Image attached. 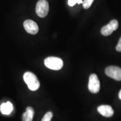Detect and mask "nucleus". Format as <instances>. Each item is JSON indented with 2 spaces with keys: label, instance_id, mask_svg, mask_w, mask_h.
<instances>
[{
  "label": "nucleus",
  "instance_id": "obj_1",
  "mask_svg": "<svg viewBox=\"0 0 121 121\" xmlns=\"http://www.w3.org/2000/svg\"><path fill=\"white\" fill-rule=\"evenodd\" d=\"M24 80L31 91H36L39 88L40 83L38 78L31 72H26L24 75Z\"/></svg>",
  "mask_w": 121,
  "mask_h": 121
},
{
  "label": "nucleus",
  "instance_id": "obj_2",
  "mask_svg": "<svg viewBox=\"0 0 121 121\" xmlns=\"http://www.w3.org/2000/svg\"><path fill=\"white\" fill-rule=\"evenodd\" d=\"M44 65L48 69L53 70H60L62 68L63 62L62 60L58 57H49L45 58Z\"/></svg>",
  "mask_w": 121,
  "mask_h": 121
},
{
  "label": "nucleus",
  "instance_id": "obj_3",
  "mask_svg": "<svg viewBox=\"0 0 121 121\" xmlns=\"http://www.w3.org/2000/svg\"><path fill=\"white\" fill-rule=\"evenodd\" d=\"M49 11V4L46 0H39L36 6V13L40 17H44Z\"/></svg>",
  "mask_w": 121,
  "mask_h": 121
},
{
  "label": "nucleus",
  "instance_id": "obj_4",
  "mask_svg": "<svg viewBox=\"0 0 121 121\" xmlns=\"http://www.w3.org/2000/svg\"><path fill=\"white\" fill-rule=\"evenodd\" d=\"M100 88V84L96 74H91L89 77L88 89L91 93L96 94L99 91Z\"/></svg>",
  "mask_w": 121,
  "mask_h": 121
},
{
  "label": "nucleus",
  "instance_id": "obj_5",
  "mask_svg": "<svg viewBox=\"0 0 121 121\" xmlns=\"http://www.w3.org/2000/svg\"><path fill=\"white\" fill-rule=\"evenodd\" d=\"M105 74L117 81H121V69L117 66H109L106 68Z\"/></svg>",
  "mask_w": 121,
  "mask_h": 121
},
{
  "label": "nucleus",
  "instance_id": "obj_6",
  "mask_svg": "<svg viewBox=\"0 0 121 121\" xmlns=\"http://www.w3.org/2000/svg\"><path fill=\"white\" fill-rule=\"evenodd\" d=\"M118 22L116 20L110 21L108 25L103 27L101 29V34L104 36H108L118 28Z\"/></svg>",
  "mask_w": 121,
  "mask_h": 121
},
{
  "label": "nucleus",
  "instance_id": "obj_7",
  "mask_svg": "<svg viewBox=\"0 0 121 121\" xmlns=\"http://www.w3.org/2000/svg\"><path fill=\"white\" fill-rule=\"evenodd\" d=\"M24 27L28 33L36 34L39 31V27L37 24L31 20H26L24 22Z\"/></svg>",
  "mask_w": 121,
  "mask_h": 121
},
{
  "label": "nucleus",
  "instance_id": "obj_8",
  "mask_svg": "<svg viewBox=\"0 0 121 121\" xmlns=\"http://www.w3.org/2000/svg\"><path fill=\"white\" fill-rule=\"evenodd\" d=\"M97 110L100 114L105 117H111L114 114V111L110 105H100L98 107Z\"/></svg>",
  "mask_w": 121,
  "mask_h": 121
},
{
  "label": "nucleus",
  "instance_id": "obj_9",
  "mask_svg": "<svg viewBox=\"0 0 121 121\" xmlns=\"http://www.w3.org/2000/svg\"><path fill=\"white\" fill-rule=\"evenodd\" d=\"M34 115V110L33 108L27 107L26 112L22 115V121H32Z\"/></svg>",
  "mask_w": 121,
  "mask_h": 121
},
{
  "label": "nucleus",
  "instance_id": "obj_10",
  "mask_svg": "<svg viewBox=\"0 0 121 121\" xmlns=\"http://www.w3.org/2000/svg\"><path fill=\"white\" fill-rule=\"evenodd\" d=\"M1 111L4 114H10L13 110V105L10 102H7L6 103H3L1 105Z\"/></svg>",
  "mask_w": 121,
  "mask_h": 121
},
{
  "label": "nucleus",
  "instance_id": "obj_11",
  "mask_svg": "<svg viewBox=\"0 0 121 121\" xmlns=\"http://www.w3.org/2000/svg\"><path fill=\"white\" fill-rule=\"evenodd\" d=\"M53 113L52 112H48L44 116L43 118H42V121H51Z\"/></svg>",
  "mask_w": 121,
  "mask_h": 121
},
{
  "label": "nucleus",
  "instance_id": "obj_12",
  "mask_svg": "<svg viewBox=\"0 0 121 121\" xmlns=\"http://www.w3.org/2000/svg\"><path fill=\"white\" fill-rule=\"evenodd\" d=\"M94 0H84L83 1V7L85 9H88L91 6Z\"/></svg>",
  "mask_w": 121,
  "mask_h": 121
},
{
  "label": "nucleus",
  "instance_id": "obj_13",
  "mask_svg": "<svg viewBox=\"0 0 121 121\" xmlns=\"http://www.w3.org/2000/svg\"><path fill=\"white\" fill-rule=\"evenodd\" d=\"M76 3L80 4L83 3V1L82 0H69V4L70 6H73Z\"/></svg>",
  "mask_w": 121,
  "mask_h": 121
},
{
  "label": "nucleus",
  "instance_id": "obj_14",
  "mask_svg": "<svg viewBox=\"0 0 121 121\" xmlns=\"http://www.w3.org/2000/svg\"><path fill=\"white\" fill-rule=\"evenodd\" d=\"M116 50L118 51V52H121V37L119 39L118 43L116 47Z\"/></svg>",
  "mask_w": 121,
  "mask_h": 121
},
{
  "label": "nucleus",
  "instance_id": "obj_15",
  "mask_svg": "<svg viewBox=\"0 0 121 121\" xmlns=\"http://www.w3.org/2000/svg\"><path fill=\"white\" fill-rule=\"evenodd\" d=\"M118 97H119V99H120L121 100V90H120V91H119V93Z\"/></svg>",
  "mask_w": 121,
  "mask_h": 121
}]
</instances>
